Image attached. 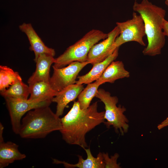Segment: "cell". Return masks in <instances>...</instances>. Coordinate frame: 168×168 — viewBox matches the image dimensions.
<instances>
[{
  "instance_id": "cell-1",
  "label": "cell",
  "mask_w": 168,
  "mask_h": 168,
  "mask_svg": "<svg viewBox=\"0 0 168 168\" xmlns=\"http://www.w3.org/2000/svg\"><path fill=\"white\" fill-rule=\"evenodd\" d=\"M97 108V101L84 109L81 108L78 101L74 102L70 111L61 118L59 131L67 143L83 149L88 147L85 138L87 133L105 121V111L99 112Z\"/></svg>"
},
{
  "instance_id": "cell-2",
  "label": "cell",
  "mask_w": 168,
  "mask_h": 168,
  "mask_svg": "<svg viewBox=\"0 0 168 168\" xmlns=\"http://www.w3.org/2000/svg\"><path fill=\"white\" fill-rule=\"evenodd\" d=\"M133 9L141 16L144 24L148 44L142 53L151 56L160 54L165 43V36L162 29L165 10L148 0H142L140 2L135 0Z\"/></svg>"
},
{
  "instance_id": "cell-3",
  "label": "cell",
  "mask_w": 168,
  "mask_h": 168,
  "mask_svg": "<svg viewBox=\"0 0 168 168\" xmlns=\"http://www.w3.org/2000/svg\"><path fill=\"white\" fill-rule=\"evenodd\" d=\"M61 118L46 106L28 111L22 119L18 134L25 138L45 137L51 133L60 131Z\"/></svg>"
},
{
  "instance_id": "cell-4",
  "label": "cell",
  "mask_w": 168,
  "mask_h": 168,
  "mask_svg": "<svg viewBox=\"0 0 168 168\" xmlns=\"http://www.w3.org/2000/svg\"><path fill=\"white\" fill-rule=\"evenodd\" d=\"M107 36L108 34L101 30H91L55 58L53 66L57 68H61L74 61H87L88 54L92 46Z\"/></svg>"
},
{
  "instance_id": "cell-5",
  "label": "cell",
  "mask_w": 168,
  "mask_h": 168,
  "mask_svg": "<svg viewBox=\"0 0 168 168\" xmlns=\"http://www.w3.org/2000/svg\"><path fill=\"white\" fill-rule=\"evenodd\" d=\"M95 97L99 98L105 105L104 118L106 121L104 123L108 128L112 126L116 132L119 131L122 135L127 132L129 125L128 119L124 114L126 109L124 106H117L118 99L112 96L108 91L103 89H98Z\"/></svg>"
},
{
  "instance_id": "cell-6",
  "label": "cell",
  "mask_w": 168,
  "mask_h": 168,
  "mask_svg": "<svg viewBox=\"0 0 168 168\" xmlns=\"http://www.w3.org/2000/svg\"><path fill=\"white\" fill-rule=\"evenodd\" d=\"M120 33L111 46V54L117 48L126 42L135 41L141 45L145 46L143 37L146 35L144 24L141 16L134 12L132 18L126 21L116 22Z\"/></svg>"
},
{
  "instance_id": "cell-7",
  "label": "cell",
  "mask_w": 168,
  "mask_h": 168,
  "mask_svg": "<svg viewBox=\"0 0 168 168\" xmlns=\"http://www.w3.org/2000/svg\"><path fill=\"white\" fill-rule=\"evenodd\" d=\"M10 116L13 132L18 134L21 125V119L24 115L29 111L46 106L52 102L50 100L35 101L27 100L6 97L4 98Z\"/></svg>"
},
{
  "instance_id": "cell-8",
  "label": "cell",
  "mask_w": 168,
  "mask_h": 168,
  "mask_svg": "<svg viewBox=\"0 0 168 168\" xmlns=\"http://www.w3.org/2000/svg\"><path fill=\"white\" fill-rule=\"evenodd\" d=\"M90 63L74 61L66 67L57 68L53 66V73L49 84L54 91L58 92L68 86L76 83L80 72Z\"/></svg>"
},
{
  "instance_id": "cell-9",
  "label": "cell",
  "mask_w": 168,
  "mask_h": 168,
  "mask_svg": "<svg viewBox=\"0 0 168 168\" xmlns=\"http://www.w3.org/2000/svg\"><path fill=\"white\" fill-rule=\"evenodd\" d=\"M119 33V29L116 26L108 33L106 38L92 46L88 54L87 61L93 65L103 61L110 55L111 46Z\"/></svg>"
},
{
  "instance_id": "cell-10",
  "label": "cell",
  "mask_w": 168,
  "mask_h": 168,
  "mask_svg": "<svg viewBox=\"0 0 168 168\" xmlns=\"http://www.w3.org/2000/svg\"><path fill=\"white\" fill-rule=\"evenodd\" d=\"M84 89L82 84L76 83L69 85L61 91L52 99L57 103L56 114L58 117L62 115L67 105L74 100Z\"/></svg>"
},
{
  "instance_id": "cell-11",
  "label": "cell",
  "mask_w": 168,
  "mask_h": 168,
  "mask_svg": "<svg viewBox=\"0 0 168 168\" xmlns=\"http://www.w3.org/2000/svg\"><path fill=\"white\" fill-rule=\"evenodd\" d=\"M54 57L49 54H43L39 55L34 60L36 63V69L28 79L29 84L41 81L49 82L50 68L55 61Z\"/></svg>"
},
{
  "instance_id": "cell-12",
  "label": "cell",
  "mask_w": 168,
  "mask_h": 168,
  "mask_svg": "<svg viewBox=\"0 0 168 168\" xmlns=\"http://www.w3.org/2000/svg\"><path fill=\"white\" fill-rule=\"evenodd\" d=\"M19 28L27 35L30 45V49L34 52L35 54L34 60L41 54H45L54 56L55 54L54 50L45 45L31 24L24 23L19 26Z\"/></svg>"
},
{
  "instance_id": "cell-13",
  "label": "cell",
  "mask_w": 168,
  "mask_h": 168,
  "mask_svg": "<svg viewBox=\"0 0 168 168\" xmlns=\"http://www.w3.org/2000/svg\"><path fill=\"white\" fill-rule=\"evenodd\" d=\"M18 145L11 142H5L2 134H0V168H3L15 161L26 157L19 150Z\"/></svg>"
},
{
  "instance_id": "cell-14",
  "label": "cell",
  "mask_w": 168,
  "mask_h": 168,
  "mask_svg": "<svg viewBox=\"0 0 168 168\" xmlns=\"http://www.w3.org/2000/svg\"><path fill=\"white\" fill-rule=\"evenodd\" d=\"M119 47L103 61L93 65V67L87 73L77 77L78 80L76 83L78 84H88L98 80L101 76L107 67L117 57Z\"/></svg>"
},
{
  "instance_id": "cell-15",
  "label": "cell",
  "mask_w": 168,
  "mask_h": 168,
  "mask_svg": "<svg viewBox=\"0 0 168 168\" xmlns=\"http://www.w3.org/2000/svg\"><path fill=\"white\" fill-rule=\"evenodd\" d=\"M87 158L84 159L82 156L78 155V161L77 163L73 164L65 161L53 159V162L55 164H63L67 168H105V164L104 161L102 153L99 152L97 157H94L89 148L84 149Z\"/></svg>"
},
{
  "instance_id": "cell-16",
  "label": "cell",
  "mask_w": 168,
  "mask_h": 168,
  "mask_svg": "<svg viewBox=\"0 0 168 168\" xmlns=\"http://www.w3.org/2000/svg\"><path fill=\"white\" fill-rule=\"evenodd\" d=\"M129 72L124 68L122 61H113L107 67L100 77L97 80L102 85L105 82L113 83L118 79L128 78Z\"/></svg>"
},
{
  "instance_id": "cell-17",
  "label": "cell",
  "mask_w": 168,
  "mask_h": 168,
  "mask_svg": "<svg viewBox=\"0 0 168 168\" xmlns=\"http://www.w3.org/2000/svg\"><path fill=\"white\" fill-rule=\"evenodd\" d=\"M30 96L29 100L35 101H42L50 100L57 94L54 90L49 82L41 81L29 84Z\"/></svg>"
},
{
  "instance_id": "cell-18",
  "label": "cell",
  "mask_w": 168,
  "mask_h": 168,
  "mask_svg": "<svg viewBox=\"0 0 168 168\" xmlns=\"http://www.w3.org/2000/svg\"><path fill=\"white\" fill-rule=\"evenodd\" d=\"M4 98L6 97L27 100L30 95L29 88L22 81L19 80L6 90L0 91Z\"/></svg>"
},
{
  "instance_id": "cell-19",
  "label": "cell",
  "mask_w": 168,
  "mask_h": 168,
  "mask_svg": "<svg viewBox=\"0 0 168 168\" xmlns=\"http://www.w3.org/2000/svg\"><path fill=\"white\" fill-rule=\"evenodd\" d=\"M21 80V77L18 72L7 66H0V91L6 90L17 81Z\"/></svg>"
},
{
  "instance_id": "cell-20",
  "label": "cell",
  "mask_w": 168,
  "mask_h": 168,
  "mask_svg": "<svg viewBox=\"0 0 168 168\" xmlns=\"http://www.w3.org/2000/svg\"><path fill=\"white\" fill-rule=\"evenodd\" d=\"M100 85V84L96 81L94 83L87 84L81 92L78 97V101L82 109H86L90 106L91 101L95 97Z\"/></svg>"
},
{
  "instance_id": "cell-21",
  "label": "cell",
  "mask_w": 168,
  "mask_h": 168,
  "mask_svg": "<svg viewBox=\"0 0 168 168\" xmlns=\"http://www.w3.org/2000/svg\"><path fill=\"white\" fill-rule=\"evenodd\" d=\"M104 160L105 164V168H120V164L117 163V160L119 156L118 153L115 154L114 156L109 157L107 153H102Z\"/></svg>"
},
{
  "instance_id": "cell-22",
  "label": "cell",
  "mask_w": 168,
  "mask_h": 168,
  "mask_svg": "<svg viewBox=\"0 0 168 168\" xmlns=\"http://www.w3.org/2000/svg\"><path fill=\"white\" fill-rule=\"evenodd\" d=\"M162 29L165 35L168 37V21L165 19L163 22Z\"/></svg>"
},
{
  "instance_id": "cell-23",
  "label": "cell",
  "mask_w": 168,
  "mask_h": 168,
  "mask_svg": "<svg viewBox=\"0 0 168 168\" xmlns=\"http://www.w3.org/2000/svg\"><path fill=\"white\" fill-rule=\"evenodd\" d=\"M168 126V117L162 121L161 124L157 126V128L160 130L163 128Z\"/></svg>"
},
{
  "instance_id": "cell-24",
  "label": "cell",
  "mask_w": 168,
  "mask_h": 168,
  "mask_svg": "<svg viewBox=\"0 0 168 168\" xmlns=\"http://www.w3.org/2000/svg\"><path fill=\"white\" fill-rule=\"evenodd\" d=\"M165 4L168 7V0H165Z\"/></svg>"
}]
</instances>
